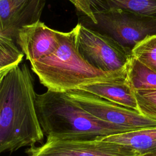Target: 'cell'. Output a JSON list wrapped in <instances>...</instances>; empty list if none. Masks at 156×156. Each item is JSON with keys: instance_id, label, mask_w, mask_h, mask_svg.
<instances>
[{"instance_id": "5bb4252c", "label": "cell", "mask_w": 156, "mask_h": 156, "mask_svg": "<svg viewBox=\"0 0 156 156\" xmlns=\"http://www.w3.org/2000/svg\"><path fill=\"white\" fill-rule=\"evenodd\" d=\"M24 55L13 38L0 35V72L19 65Z\"/></svg>"}, {"instance_id": "ac0fdd59", "label": "cell", "mask_w": 156, "mask_h": 156, "mask_svg": "<svg viewBox=\"0 0 156 156\" xmlns=\"http://www.w3.org/2000/svg\"><path fill=\"white\" fill-rule=\"evenodd\" d=\"M143 156H156V151L151 152V153H149V154H147L146 155H143Z\"/></svg>"}, {"instance_id": "30bf717a", "label": "cell", "mask_w": 156, "mask_h": 156, "mask_svg": "<svg viewBox=\"0 0 156 156\" xmlns=\"http://www.w3.org/2000/svg\"><path fill=\"white\" fill-rule=\"evenodd\" d=\"M78 90L89 92L110 102L139 112L134 90L129 85L127 79L115 82L90 84L83 86Z\"/></svg>"}, {"instance_id": "2e32d148", "label": "cell", "mask_w": 156, "mask_h": 156, "mask_svg": "<svg viewBox=\"0 0 156 156\" xmlns=\"http://www.w3.org/2000/svg\"><path fill=\"white\" fill-rule=\"evenodd\" d=\"M134 94L139 112L156 120V90H134Z\"/></svg>"}, {"instance_id": "8992f818", "label": "cell", "mask_w": 156, "mask_h": 156, "mask_svg": "<svg viewBox=\"0 0 156 156\" xmlns=\"http://www.w3.org/2000/svg\"><path fill=\"white\" fill-rule=\"evenodd\" d=\"M66 93L82 108L102 121L131 131L156 127V120L89 92L77 89Z\"/></svg>"}, {"instance_id": "3957f363", "label": "cell", "mask_w": 156, "mask_h": 156, "mask_svg": "<svg viewBox=\"0 0 156 156\" xmlns=\"http://www.w3.org/2000/svg\"><path fill=\"white\" fill-rule=\"evenodd\" d=\"M36 108L46 141L96 140L131 130L90 114L66 92L37 94Z\"/></svg>"}, {"instance_id": "52a82bcc", "label": "cell", "mask_w": 156, "mask_h": 156, "mask_svg": "<svg viewBox=\"0 0 156 156\" xmlns=\"http://www.w3.org/2000/svg\"><path fill=\"white\" fill-rule=\"evenodd\" d=\"M27 156H137L128 147L99 140L46 141L26 151Z\"/></svg>"}, {"instance_id": "9a60e30c", "label": "cell", "mask_w": 156, "mask_h": 156, "mask_svg": "<svg viewBox=\"0 0 156 156\" xmlns=\"http://www.w3.org/2000/svg\"><path fill=\"white\" fill-rule=\"evenodd\" d=\"M132 55L156 72V36L146 38L136 44Z\"/></svg>"}, {"instance_id": "ba28073f", "label": "cell", "mask_w": 156, "mask_h": 156, "mask_svg": "<svg viewBox=\"0 0 156 156\" xmlns=\"http://www.w3.org/2000/svg\"><path fill=\"white\" fill-rule=\"evenodd\" d=\"M46 0H0V35L16 39L19 29L40 21Z\"/></svg>"}, {"instance_id": "5b68a950", "label": "cell", "mask_w": 156, "mask_h": 156, "mask_svg": "<svg viewBox=\"0 0 156 156\" xmlns=\"http://www.w3.org/2000/svg\"><path fill=\"white\" fill-rule=\"evenodd\" d=\"M78 49L82 57L93 66L104 72L127 71L132 51L108 35L79 23Z\"/></svg>"}, {"instance_id": "4fadbf2b", "label": "cell", "mask_w": 156, "mask_h": 156, "mask_svg": "<svg viewBox=\"0 0 156 156\" xmlns=\"http://www.w3.org/2000/svg\"><path fill=\"white\" fill-rule=\"evenodd\" d=\"M127 80L133 90H156V72L133 56L127 66Z\"/></svg>"}, {"instance_id": "7c38bea8", "label": "cell", "mask_w": 156, "mask_h": 156, "mask_svg": "<svg viewBox=\"0 0 156 156\" xmlns=\"http://www.w3.org/2000/svg\"><path fill=\"white\" fill-rule=\"evenodd\" d=\"M94 13L120 9L156 18V0H88Z\"/></svg>"}, {"instance_id": "9c48e42d", "label": "cell", "mask_w": 156, "mask_h": 156, "mask_svg": "<svg viewBox=\"0 0 156 156\" xmlns=\"http://www.w3.org/2000/svg\"><path fill=\"white\" fill-rule=\"evenodd\" d=\"M15 40L30 63L52 54L59 45L58 31L40 21L19 29Z\"/></svg>"}, {"instance_id": "277c9868", "label": "cell", "mask_w": 156, "mask_h": 156, "mask_svg": "<svg viewBox=\"0 0 156 156\" xmlns=\"http://www.w3.org/2000/svg\"><path fill=\"white\" fill-rule=\"evenodd\" d=\"M94 29L105 34L132 51L146 38L156 36V18L112 9L94 13Z\"/></svg>"}, {"instance_id": "e0dca14e", "label": "cell", "mask_w": 156, "mask_h": 156, "mask_svg": "<svg viewBox=\"0 0 156 156\" xmlns=\"http://www.w3.org/2000/svg\"><path fill=\"white\" fill-rule=\"evenodd\" d=\"M68 1H70L74 5V7L77 9V10L79 12L83 13L85 16H87L91 20L92 23L93 24L96 23V20L90 8L88 0H68Z\"/></svg>"}, {"instance_id": "6da1fadb", "label": "cell", "mask_w": 156, "mask_h": 156, "mask_svg": "<svg viewBox=\"0 0 156 156\" xmlns=\"http://www.w3.org/2000/svg\"><path fill=\"white\" fill-rule=\"evenodd\" d=\"M34 79L26 63L0 72V151L13 152L43 140Z\"/></svg>"}, {"instance_id": "7a4b0ae2", "label": "cell", "mask_w": 156, "mask_h": 156, "mask_svg": "<svg viewBox=\"0 0 156 156\" xmlns=\"http://www.w3.org/2000/svg\"><path fill=\"white\" fill-rule=\"evenodd\" d=\"M78 23L71 30L58 31L59 45L52 54L32 63L31 69L48 90L68 92L96 83L127 79V71L104 72L89 63L77 46Z\"/></svg>"}, {"instance_id": "8fae6325", "label": "cell", "mask_w": 156, "mask_h": 156, "mask_svg": "<svg viewBox=\"0 0 156 156\" xmlns=\"http://www.w3.org/2000/svg\"><path fill=\"white\" fill-rule=\"evenodd\" d=\"M98 140L124 145L137 156H143L156 151V127L135 130Z\"/></svg>"}]
</instances>
